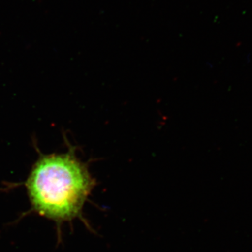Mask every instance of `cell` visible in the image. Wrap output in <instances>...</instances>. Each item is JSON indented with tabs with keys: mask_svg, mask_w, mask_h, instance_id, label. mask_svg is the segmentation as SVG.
<instances>
[{
	"mask_svg": "<svg viewBox=\"0 0 252 252\" xmlns=\"http://www.w3.org/2000/svg\"><path fill=\"white\" fill-rule=\"evenodd\" d=\"M94 185L88 169L72 153L41 157L26 182L34 210L57 220L77 217Z\"/></svg>",
	"mask_w": 252,
	"mask_h": 252,
	"instance_id": "6da1fadb",
	"label": "cell"
}]
</instances>
